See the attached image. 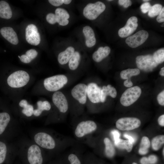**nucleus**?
<instances>
[{"label": "nucleus", "mask_w": 164, "mask_h": 164, "mask_svg": "<svg viewBox=\"0 0 164 164\" xmlns=\"http://www.w3.org/2000/svg\"><path fill=\"white\" fill-rule=\"evenodd\" d=\"M106 9L105 4L101 1L89 2L82 9V13L85 18L90 21L96 19Z\"/></svg>", "instance_id": "nucleus-1"}, {"label": "nucleus", "mask_w": 164, "mask_h": 164, "mask_svg": "<svg viewBox=\"0 0 164 164\" xmlns=\"http://www.w3.org/2000/svg\"><path fill=\"white\" fill-rule=\"evenodd\" d=\"M29 76L27 72L20 70L10 74L8 78L7 82L10 87L18 88L26 85L29 81Z\"/></svg>", "instance_id": "nucleus-2"}, {"label": "nucleus", "mask_w": 164, "mask_h": 164, "mask_svg": "<svg viewBox=\"0 0 164 164\" xmlns=\"http://www.w3.org/2000/svg\"><path fill=\"white\" fill-rule=\"evenodd\" d=\"M68 79L64 75H57L45 79L44 81L45 88L50 91H56L63 87Z\"/></svg>", "instance_id": "nucleus-3"}, {"label": "nucleus", "mask_w": 164, "mask_h": 164, "mask_svg": "<svg viewBox=\"0 0 164 164\" xmlns=\"http://www.w3.org/2000/svg\"><path fill=\"white\" fill-rule=\"evenodd\" d=\"M141 93V89L138 86L127 89L121 95L120 99L121 103L124 106H130L138 99Z\"/></svg>", "instance_id": "nucleus-4"}, {"label": "nucleus", "mask_w": 164, "mask_h": 164, "mask_svg": "<svg viewBox=\"0 0 164 164\" xmlns=\"http://www.w3.org/2000/svg\"><path fill=\"white\" fill-rule=\"evenodd\" d=\"M136 63L138 68L145 72L152 71L159 65L154 60L152 55H140L136 57Z\"/></svg>", "instance_id": "nucleus-5"}, {"label": "nucleus", "mask_w": 164, "mask_h": 164, "mask_svg": "<svg viewBox=\"0 0 164 164\" xmlns=\"http://www.w3.org/2000/svg\"><path fill=\"white\" fill-rule=\"evenodd\" d=\"M141 124L140 120L134 117H124L119 119L116 121V125L118 129L129 131L138 128Z\"/></svg>", "instance_id": "nucleus-6"}, {"label": "nucleus", "mask_w": 164, "mask_h": 164, "mask_svg": "<svg viewBox=\"0 0 164 164\" xmlns=\"http://www.w3.org/2000/svg\"><path fill=\"white\" fill-rule=\"evenodd\" d=\"M34 139L37 144L43 148L52 149L55 147V142L53 138L46 133H37L34 136Z\"/></svg>", "instance_id": "nucleus-7"}, {"label": "nucleus", "mask_w": 164, "mask_h": 164, "mask_svg": "<svg viewBox=\"0 0 164 164\" xmlns=\"http://www.w3.org/2000/svg\"><path fill=\"white\" fill-rule=\"evenodd\" d=\"M149 37L148 32L145 30H141L127 38L125 43L130 47L135 48L143 44Z\"/></svg>", "instance_id": "nucleus-8"}, {"label": "nucleus", "mask_w": 164, "mask_h": 164, "mask_svg": "<svg viewBox=\"0 0 164 164\" xmlns=\"http://www.w3.org/2000/svg\"><path fill=\"white\" fill-rule=\"evenodd\" d=\"M81 32L84 46L88 48L93 47L96 44V39L93 28L89 25H86L82 27Z\"/></svg>", "instance_id": "nucleus-9"}, {"label": "nucleus", "mask_w": 164, "mask_h": 164, "mask_svg": "<svg viewBox=\"0 0 164 164\" xmlns=\"http://www.w3.org/2000/svg\"><path fill=\"white\" fill-rule=\"evenodd\" d=\"M27 159L29 164H43V157L41 151L38 146L34 144L29 147Z\"/></svg>", "instance_id": "nucleus-10"}, {"label": "nucleus", "mask_w": 164, "mask_h": 164, "mask_svg": "<svg viewBox=\"0 0 164 164\" xmlns=\"http://www.w3.org/2000/svg\"><path fill=\"white\" fill-rule=\"evenodd\" d=\"M97 125L93 121L88 120L80 122L77 126L75 133L78 137L81 138L91 133L97 128Z\"/></svg>", "instance_id": "nucleus-11"}, {"label": "nucleus", "mask_w": 164, "mask_h": 164, "mask_svg": "<svg viewBox=\"0 0 164 164\" xmlns=\"http://www.w3.org/2000/svg\"><path fill=\"white\" fill-rule=\"evenodd\" d=\"M26 39L29 44L34 46L39 44L40 37L36 26L33 24L28 25L26 29Z\"/></svg>", "instance_id": "nucleus-12"}, {"label": "nucleus", "mask_w": 164, "mask_h": 164, "mask_svg": "<svg viewBox=\"0 0 164 164\" xmlns=\"http://www.w3.org/2000/svg\"><path fill=\"white\" fill-rule=\"evenodd\" d=\"M65 45L64 50L60 52L58 56V62L61 65L68 63L77 47L72 43L66 44Z\"/></svg>", "instance_id": "nucleus-13"}, {"label": "nucleus", "mask_w": 164, "mask_h": 164, "mask_svg": "<svg viewBox=\"0 0 164 164\" xmlns=\"http://www.w3.org/2000/svg\"><path fill=\"white\" fill-rule=\"evenodd\" d=\"M137 18L135 16L131 17L127 20L125 26L120 29L118 34L121 38L127 37L132 34L138 26Z\"/></svg>", "instance_id": "nucleus-14"}, {"label": "nucleus", "mask_w": 164, "mask_h": 164, "mask_svg": "<svg viewBox=\"0 0 164 164\" xmlns=\"http://www.w3.org/2000/svg\"><path fill=\"white\" fill-rule=\"evenodd\" d=\"M87 85L83 84H79L72 89L71 94L80 104H84L87 101Z\"/></svg>", "instance_id": "nucleus-15"}, {"label": "nucleus", "mask_w": 164, "mask_h": 164, "mask_svg": "<svg viewBox=\"0 0 164 164\" xmlns=\"http://www.w3.org/2000/svg\"><path fill=\"white\" fill-rule=\"evenodd\" d=\"M56 23L62 26H65L70 23V15L69 11L66 9L58 7L55 11Z\"/></svg>", "instance_id": "nucleus-16"}, {"label": "nucleus", "mask_w": 164, "mask_h": 164, "mask_svg": "<svg viewBox=\"0 0 164 164\" xmlns=\"http://www.w3.org/2000/svg\"><path fill=\"white\" fill-rule=\"evenodd\" d=\"M52 100L60 111L64 113L67 111L68 102L66 97L61 92L55 91L53 95Z\"/></svg>", "instance_id": "nucleus-17"}, {"label": "nucleus", "mask_w": 164, "mask_h": 164, "mask_svg": "<svg viewBox=\"0 0 164 164\" xmlns=\"http://www.w3.org/2000/svg\"><path fill=\"white\" fill-rule=\"evenodd\" d=\"M101 88L94 83L89 84L87 86V95L90 100L94 103L101 102Z\"/></svg>", "instance_id": "nucleus-18"}, {"label": "nucleus", "mask_w": 164, "mask_h": 164, "mask_svg": "<svg viewBox=\"0 0 164 164\" xmlns=\"http://www.w3.org/2000/svg\"><path fill=\"white\" fill-rule=\"evenodd\" d=\"M0 32L3 37L11 44L15 45L18 44L19 40L17 35L12 28L3 27L0 30Z\"/></svg>", "instance_id": "nucleus-19"}, {"label": "nucleus", "mask_w": 164, "mask_h": 164, "mask_svg": "<svg viewBox=\"0 0 164 164\" xmlns=\"http://www.w3.org/2000/svg\"><path fill=\"white\" fill-rule=\"evenodd\" d=\"M110 52L111 49L109 47L107 46H100L93 53L92 59L95 62H100L108 56Z\"/></svg>", "instance_id": "nucleus-20"}, {"label": "nucleus", "mask_w": 164, "mask_h": 164, "mask_svg": "<svg viewBox=\"0 0 164 164\" xmlns=\"http://www.w3.org/2000/svg\"><path fill=\"white\" fill-rule=\"evenodd\" d=\"M117 95V91L114 87L110 84H108L107 86H104L101 91V102H104L108 95L114 98Z\"/></svg>", "instance_id": "nucleus-21"}, {"label": "nucleus", "mask_w": 164, "mask_h": 164, "mask_svg": "<svg viewBox=\"0 0 164 164\" xmlns=\"http://www.w3.org/2000/svg\"><path fill=\"white\" fill-rule=\"evenodd\" d=\"M12 16V11L8 3L4 1H0V17L8 19L11 18Z\"/></svg>", "instance_id": "nucleus-22"}, {"label": "nucleus", "mask_w": 164, "mask_h": 164, "mask_svg": "<svg viewBox=\"0 0 164 164\" xmlns=\"http://www.w3.org/2000/svg\"><path fill=\"white\" fill-rule=\"evenodd\" d=\"M77 47L68 62L69 67L72 70H75L77 68L80 61L81 55L80 50L77 49Z\"/></svg>", "instance_id": "nucleus-23"}, {"label": "nucleus", "mask_w": 164, "mask_h": 164, "mask_svg": "<svg viewBox=\"0 0 164 164\" xmlns=\"http://www.w3.org/2000/svg\"><path fill=\"white\" fill-rule=\"evenodd\" d=\"M140 72L138 69H128L122 71L120 73V76L122 79L131 81V77L132 76L138 75Z\"/></svg>", "instance_id": "nucleus-24"}, {"label": "nucleus", "mask_w": 164, "mask_h": 164, "mask_svg": "<svg viewBox=\"0 0 164 164\" xmlns=\"http://www.w3.org/2000/svg\"><path fill=\"white\" fill-rule=\"evenodd\" d=\"M10 120V117L7 113H0V135L4 132Z\"/></svg>", "instance_id": "nucleus-25"}, {"label": "nucleus", "mask_w": 164, "mask_h": 164, "mask_svg": "<svg viewBox=\"0 0 164 164\" xmlns=\"http://www.w3.org/2000/svg\"><path fill=\"white\" fill-rule=\"evenodd\" d=\"M19 106L23 108L22 113L27 117L31 116L33 113V108L32 105L29 104L26 100H22L19 103Z\"/></svg>", "instance_id": "nucleus-26"}, {"label": "nucleus", "mask_w": 164, "mask_h": 164, "mask_svg": "<svg viewBox=\"0 0 164 164\" xmlns=\"http://www.w3.org/2000/svg\"><path fill=\"white\" fill-rule=\"evenodd\" d=\"M150 142L149 138L146 136L143 137L141 140L138 152L140 154L144 155L148 152Z\"/></svg>", "instance_id": "nucleus-27"}, {"label": "nucleus", "mask_w": 164, "mask_h": 164, "mask_svg": "<svg viewBox=\"0 0 164 164\" xmlns=\"http://www.w3.org/2000/svg\"><path fill=\"white\" fill-rule=\"evenodd\" d=\"M104 142L105 145V153L106 155L108 158L113 157L115 153V150L111 141L108 138H105L104 139Z\"/></svg>", "instance_id": "nucleus-28"}, {"label": "nucleus", "mask_w": 164, "mask_h": 164, "mask_svg": "<svg viewBox=\"0 0 164 164\" xmlns=\"http://www.w3.org/2000/svg\"><path fill=\"white\" fill-rule=\"evenodd\" d=\"M164 143V135H159L154 137L152 140V149L155 151L159 150Z\"/></svg>", "instance_id": "nucleus-29"}, {"label": "nucleus", "mask_w": 164, "mask_h": 164, "mask_svg": "<svg viewBox=\"0 0 164 164\" xmlns=\"http://www.w3.org/2000/svg\"><path fill=\"white\" fill-rule=\"evenodd\" d=\"M115 145L118 148L125 149L128 152H129L132 149L133 143L128 140H124L120 139L118 142Z\"/></svg>", "instance_id": "nucleus-30"}, {"label": "nucleus", "mask_w": 164, "mask_h": 164, "mask_svg": "<svg viewBox=\"0 0 164 164\" xmlns=\"http://www.w3.org/2000/svg\"><path fill=\"white\" fill-rule=\"evenodd\" d=\"M162 8V6L160 4H155L151 6L148 11L149 16L150 17L153 18L158 15Z\"/></svg>", "instance_id": "nucleus-31"}, {"label": "nucleus", "mask_w": 164, "mask_h": 164, "mask_svg": "<svg viewBox=\"0 0 164 164\" xmlns=\"http://www.w3.org/2000/svg\"><path fill=\"white\" fill-rule=\"evenodd\" d=\"M7 148L5 144L0 141V164H4L6 159Z\"/></svg>", "instance_id": "nucleus-32"}, {"label": "nucleus", "mask_w": 164, "mask_h": 164, "mask_svg": "<svg viewBox=\"0 0 164 164\" xmlns=\"http://www.w3.org/2000/svg\"><path fill=\"white\" fill-rule=\"evenodd\" d=\"M155 62L158 64L164 61V49H159L155 52L152 55Z\"/></svg>", "instance_id": "nucleus-33"}, {"label": "nucleus", "mask_w": 164, "mask_h": 164, "mask_svg": "<svg viewBox=\"0 0 164 164\" xmlns=\"http://www.w3.org/2000/svg\"><path fill=\"white\" fill-rule=\"evenodd\" d=\"M49 3L53 6L59 7L63 5H70L72 2L71 0H49Z\"/></svg>", "instance_id": "nucleus-34"}, {"label": "nucleus", "mask_w": 164, "mask_h": 164, "mask_svg": "<svg viewBox=\"0 0 164 164\" xmlns=\"http://www.w3.org/2000/svg\"><path fill=\"white\" fill-rule=\"evenodd\" d=\"M37 109L42 112L44 110L49 111L51 108V105L50 103L47 101L42 102L39 101L37 102Z\"/></svg>", "instance_id": "nucleus-35"}, {"label": "nucleus", "mask_w": 164, "mask_h": 164, "mask_svg": "<svg viewBox=\"0 0 164 164\" xmlns=\"http://www.w3.org/2000/svg\"><path fill=\"white\" fill-rule=\"evenodd\" d=\"M46 19L47 22L51 25L56 23L55 16L54 13H49L47 14L46 16Z\"/></svg>", "instance_id": "nucleus-36"}, {"label": "nucleus", "mask_w": 164, "mask_h": 164, "mask_svg": "<svg viewBox=\"0 0 164 164\" xmlns=\"http://www.w3.org/2000/svg\"><path fill=\"white\" fill-rule=\"evenodd\" d=\"M68 159L70 164H81L78 158L74 154H70L68 156Z\"/></svg>", "instance_id": "nucleus-37"}, {"label": "nucleus", "mask_w": 164, "mask_h": 164, "mask_svg": "<svg viewBox=\"0 0 164 164\" xmlns=\"http://www.w3.org/2000/svg\"><path fill=\"white\" fill-rule=\"evenodd\" d=\"M26 55L32 60L36 57L38 53L36 50L32 49L27 50L26 53Z\"/></svg>", "instance_id": "nucleus-38"}, {"label": "nucleus", "mask_w": 164, "mask_h": 164, "mask_svg": "<svg viewBox=\"0 0 164 164\" xmlns=\"http://www.w3.org/2000/svg\"><path fill=\"white\" fill-rule=\"evenodd\" d=\"M151 6L149 2H145L141 5L140 8L142 12L145 14L149 11Z\"/></svg>", "instance_id": "nucleus-39"}, {"label": "nucleus", "mask_w": 164, "mask_h": 164, "mask_svg": "<svg viewBox=\"0 0 164 164\" xmlns=\"http://www.w3.org/2000/svg\"><path fill=\"white\" fill-rule=\"evenodd\" d=\"M157 100L159 104L161 105H164V91L160 93L157 97Z\"/></svg>", "instance_id": "nucleus-40"}, {"label": "nucleus", "mask_w": 164, "mask_h": 164, "mask_svg": "<svg viewBox=\"0 0 164 164\" xmlns=\"http://www.w3.org/2000/svg\"><path fill=\"white\" fill-rule=\"evenodd\" d=\"M112 134L114 140V144L115 145L119 141L120 137V134L119 132L116 130H114L111 132Z\"/></svg>", "instance_id": "nucleus-41"}, {"label": "nucleus", "mask_w": 164, "mask_h": 164, "mask_svg": "<svg viewBox=\"0 0 164 164\" xmlns=\"http://www.w3.org/2000/svg\"><path fill=\"white\" fill-rule=\"evenodd\" d=\"M157 22L159 23L164 22V7H163L156 18Z\"/></svg>", "instance_id": "nucleus-42"}, {"label": "nucleus", "mask_w": 164, "mask_h": 164, "mask_svg": "<svg viewBox=\"0 0 164 164\" xmlns=\"http://www.w3.org/2000/svg\"><path fill=\"white\" fill-rule=\"evenodd\" d=\"M20 59L21 62L26 63H29L32 60L26 54L22 55Z\"/></svg>", "instance_id": "nucleus-43"}, {"label": "nucleus", "mask_w": 164, "mask_h": 164, "mask_svg": "<svg viewBox=\"0 0 164 164\" xmlns=\"http://www.w3.org/2000/svg\"><path fill=\"white\" fill-rule=\"evenodd\" d=\"M149 164H154L157 161L158 159L157 157L153 155H150L148 158Z\"/></svg>", "instance_id": "nucleus-44"}, {"label": "nucleus", "mask_w": 164, "mask_h": 164, "mask_svg": "<svg viewBox=\"0 0 164 164\" xmlns=\"http://www.w3.org/2000/svg\"><path fill=\"white\" fill-rule=\"evenodd\" d=\"M158 122L160 125L162 126H164V114H162L159 117Z\"/></svg>", "instance_id": "nucleus-45"}, {"label": "nucleus", "mask_w": 164, "mask_h": 164, "mask_svg": "<svg viewBox=\"0 0 164 164\" xmlns=\"http://www.w3.org/2000/svg\"><path fill=\"white\" fill-rule=\"evenodd\" d=\"M142 164H149V162L148 158L143 157L140 160Z\"/></svg>", "instance_id": "nucleus-46"}, {"label": "nucleus", "mask_w": 164, "mask_h": 164, "mask_svg": "<svg viewBox=\"0 0 164 164\" xmlns=\"http://www.w3.org/2000/svg\"><path fill=\"white\" fill-rule=\"evenodd\" d=\"M124 136L125 138H126L128 139V140L130 142H132V143H133L134 142V139L131 136L128 135L126 134H125L124 135Z\"/></svg>", "instance_id": "nucleus-47"}, {"label": "nucleus", "mask_w": 164, "mask_h": 164, "mask_svg": "<svg viewBox=\"0 0 164 164\" xmlns=\"http://www.w3.org/2000/svg\"><path fill=\"white\" fill-rule=\"evenodd\" d=\"M132 2L130 0H126V2L123 5V7L125 8H128L129 6L132 5Z\"/></svg>", "instance_id": "nucleus-48"}, {"label": "nucleus", "mask_w": 164, "mask_h": 164, "mask_svg": "<svg viewBox=\"0 0 164 164\" xmlns=\"http://www.w3.org/2000/svg\"><path fill=\"white\" fill-rule=\"evenodd\" d=\"M126 1V0H118V2L119 5H123Z\"/></svg>", "instance_id": "nucleus-49"}, {"label": "nucleus", "mask_w": 164, "mask_h": 164, "mask_svg": "<svg viewBox=\"0 0 164 164\" xmlns=\"http://www.w3.org/2000/svg\"><path fill=\"white\" fill-rule=\"evenodd\" d=\"M159 74L160 75L164 76V67H163L161 69V70L159 72Z\"/></svg>", "instance_id": "nucleus-50"}, {"label": "nucleus", "mask_w": 164, "mask_h": 164, "mask_svg": "<svg viewBox=\"0 0 164 164\" xmlns=\"http://www.w3.org/2000/svg\"><path fill=\"white\" fill-rule=\"evenodd\" d=\"M143 1L144 2H147V1H149V0H143Z\"/></svg>", "instance_id": "nucleus-51"}, {"label": "nucleus", "mask_w": 164, "mask_h": 164, "mask_svg": "<svg viewBox=\"0 0 164 164\" xmlns=\"http://www.w3.org/2000/svg\"><path fill=\"white\" fill-rule=\"evenodd\" d=\"M132 164H137L136 163H135V162H133V163H132Z\"/></svg>", "instance_id": "nucleus-52"}, {"label": "nucleus", "mask_w": 164, "mask_h": 164, "mask_svg": "<svg viewBox=\"0 0 164 164\" xmlns=\"http://www.w3.org/2000/svg\"><path fill=\"white\" fill-rule=\"evenodd\" d=\"M107 1H112V0H107Z\"/></svg>", "instance_id": "nucleus-53"}, {"label": "nucleus", "mask_w": 164, "mask_h": 164, "mask_svg": "<svg viewBox=\"0 0 164 164\" xmlns=\"http://www.w3.org/2000/svg\"><path fill=\"white\" fill-rule=\"evenodd\" d=\"M164 148H163V155H164Z\"/></svg>", "instance_id": "nucleus-54"}, {"label": "nucleus", "mask_w": 164, "mask_h": 164, "mask_svg": "<svg viewBox=\"0 0 164 164\" xmlns=\"http://www.w3.org/2000/svg\"><path fill=\"white\" fill-rule=\"evenodd\" d=\"M18 57L19 59L20 58V56H18Z\"/></svg>", "instance_id": "nucleus-55"}, {"label": "nucleus", "mask_w": 164, "mask_h": 164, "mask_svg": "<svg viewBox=\"0 0 164 164\" xmlns=\"http://www.w3.org/2000/svg\"><path fill=\"white\" fill-rule=\"evenodd\" d=\"M4 51L5 52L6 51L5 50H4Z\"/></svg>", "instance_id": "nucleus-56"}]
</instances>
